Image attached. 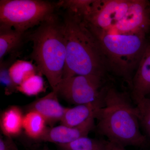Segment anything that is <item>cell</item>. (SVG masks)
I'll return each mask as SVG.
<instances>
[{
    "mask_svg": "<svg viewBox=\"0 0 150 150\" xmlns=\"http://www.w3.org/2000/svg\"><path fill=\"white\" fill-rule=\"evenodd\" d=\"M102 103L93 112L98 134L125 147H145L149 141L142 133L137 105L131 96L110 85L101 91Z\"/></svg>",
    "mask_w": 150,
    "mask_h": 150,
    "instance_id": "6da1fadb",
    "label": "cell"
},
{
    "mask_svg": "<svg viewBox=\"0 0 150 150\" xmlns=\"http://www.w3.org/2000/svg\"><path fill=\"white\" fill-rule=\"evenodd\" d=\"M63 23L67 56L62 79L79 75L105 77L108 71L104 54L82 18L67 11Z\"/></svg>",
    "mask_w": 150,
    "mask_h": 150,
    "instance_id": "7a4b0ae2",
    "label": "cell"
},
{
    "mask_svg": "<svg viewBox=\"0 0 150 150\" xmlns=\"http://www.w3.org/2000/svg\"><path fill=\"white\" fill-rule=\"evenodd\" d=\"M33 43L30 57L38 71L46 77L52 91L63 78L67 50L63 22L55 13L28 35Z\"/></svg>",
    "mask_w": 150,
    "mask_h": 150,
    "instance_id": "3957f363",
    "label": "cell"
},
{
    "mask_svg": "<svg viewBox=\"0 0 150 150\" xmlns=\"http://www.w3.org/2000/svg\"><path fill=\"white\" fill-rule=\"evenodd\" d=\"M85 22L99 43L108 72L121 78L131 89L133 77L147 44L146 33L117 34Z\"/></svg>",
    "mask_w": 150,
    "mask_h": 150,
    "instance_id": "277c9868",
    "label": "cell"
},
{
    "mask_svg": "<svg viewBox=\"0 0 150 150\" xmlns=\"http://www.w3.org/2000/svg\"><path fill=\"white\" fill-rule=\"evenodd\" d=\"M56 7L43 0H1L0 25L25 33L54 14Z\"/></svg>",
    "mask_w": 150,
    "mask_h": 150,
    "instance_id": "5b68a950",
    "label": "cell"
},
{
    "mask_svg": "<svg viewBox=\"0 0 150 150\" xmlns=\"http://www.w3.org/2000/svg\"><path fill=\"white\" fill-rule=\"evenodd\" d=\"M105 77L79 75L63 79L56 90L68 102L78 105L93 102L105 85Z\"/></svg>",
    "mask_w": 150,
    "mask_h": 150,
    "instance_id": "8992f818",
    "label": "cell"
},
{
    "mask_svg": "<svg viewBox=\"0 0 150 150\" xmlns=\"http://www.w3.org/2000/svg\"><path fill=\"white\" fill-rule=\"evenodd\" d=\"M132 1V0H94L83 19L88 24L109 31L124 16Z\"/></svg>",
    "mask_w": 150,
    "mask_h": 150,
    "instance_id": "52a82bcc",
    "label": "cell"
},
{
    "mask_svg": "<svg viewBox=\"0 0 150 150\" xmlns=\"http://www.w3.org/2000/svg\"><path fill=\"white\" fill-rule=\"evenodd\" d=\"M150 6L149 1L132 0L124 16L108 31L121 34L147 33L150 28Z\"/></svg>",
    "mask_w": 150,
    "mask_h": 150,
    "instance_id": "ba28073f",
    "label": "cell"
},
{
    "mask_svg": "<svg viewBox=\"0 0 150 150\" xmlns=\"http://www.w3.org/2000/svg\"><path fill=\"white\" fill-rule=\"evenodd\" d=\"M95 119L92 115L81 124L74 127L61 125L47 128L40 140L58 145L68 144L82 137H88L90 132L95 129Z\"/></svg>",
    "mask_w": 150,
    "mask_h": 150,
    "instance_id": "9c48e42d",
    "label": "cell"
},
{
    "mask_svg": "<svg viewBox=\"0 0 150 150\" xmlns=\"http://www.w3.org/2000/svg\"><path fill=\"white\" fill-rule=\"evenodd\" d=\"M131 90L130 96L136 105L150 94V38L133 77Z\"/></svg>",
    "mask_w": 150,
    "mask_h": 150,
    "instance_id": "30bf717a",
    "label": "cell"
},
{
    "mask_svg": "<svg viewBox=\"0 0 150 150\" xmlns=\"http://www.w3.org/2000/svg\"><path fill=\"white\" fill-rule=\"evenodd\" d=\"M57 92L52 91L46 96L36 100L28 108L29 111L40 114L51 126L61 121L67 108L60 104Z\"/></svg>",
    "mask_w": 150,
    "mask_h": 150,
    "instance_id": "8fae6325",
    "label": "cell"
},
{
    "mask_svg": "<svg viewBox=\"0 0 150 150\" xmlns=\"http://www.w3.org/2000/svg\"><path fill=\"white\" fill-rule=\"evenodd\" d=\"M26 33L17 31L12 28L0 25V63L8 54L16 52L24 42Z\"/></svg>",
    "mask_w": 150,
    "mask_h": 150,
    "instance_id": "7c38bea8",
    "label": "cell"
},
{
    "mask_svg": "<svg viewBox=\"0 0 150 150\" xmlns=\"http://www.w3.org/2000/svg\"><path fill=\"white\" fill-rule=\"evenodd\" d=\"M100 95L93 102L86 104L78 105L71 108H67L63 118L61 125L68 127H74L81 124L88 118L93 115V112L101 104Z\"/></svg>",
    "mask_w": 150,
    "mask_h": 150,
    "instance_id": "4fadbf2b",
    "label": "cell"
},
{
    "mask_svg": "<svg viewBox=\"0 0 150 150\" xmlns=\"http://www.w3.org/2000/svg\"><path fill=\"white\" fill-rule=\"evenodd\" d=\"M24 115L18 107L12 106L6 109L1 118V127L3 133L9 137L18 136L23 129Z\"/></svg>",
    "mask_w": 150,
    "mask_h": 150,
    "instance_id": "5bb4252c",
    "label": "cell"
},
{
    "mask_svg": "<svg viewBox=\"0 0 150 150\" xmlns=\"http://www.w3.org/2000/svg\"><path fill=\"white\" fill-rule=\"evenodd\" d=\"M46 120L39 113L29 111L24 116L23 129L28 137L34 139H40L47 130Z\"/></svg>",
    "mask_w": 150,
    "mask_h": 150,
    "instance_id": "9a60e30c",
    "label": "cell"
},
{
    "mask_svg": "<svg viewBox=\"0 0 150 150\" xmlns=\"http://www.w3.org/2000/svg\"><path fill=\"white\" fill-rule=\"evenodd\" d=\"M37 71V67L32 62L18 60L10 66L9 73L14 83L18 86L28 78L36 74Z\"/></svg>",
    "mask_w": 150,
    "mask_h": 150,
    "instance_id": "2e32d148",
    "label": "cell"
},
{
    "mask_svg": "<svg viewBox=\"0 0 150 150\" xmlns=\"http://www.w3.org/2000/svg\"><path fill=\"white\" fill-rule=\"evenodd\" d=\"M106 141L86 137L68 144L58 145L63 150H105Z\"/></svg>",
    "mask_w": 150,
    "mask_h": 150,
    "instance_id": "e0dca14e",
    "label": "cell"
},
{
    "mask_svg": "<svg viewBox=\"0 0 150 150\" xmlns=\"http://www.w3.org/2000/svg\"><path fill=\"white\" fill-rule=\"evenodd\" d=\"M44 89L43 79L37 74L28 78L17 88V90L28 96L37 95Z\"/></svg>",
    "mask_w": 150,
    "mask_h": 150,
    "instance_id": "ac0fdd59",
    "label": "cell"
},
{
    "mask_svg": "<svg viewBox=\"0 0 150 150\" xmlns=\"http://www.w3.org/2000/svg\"><path fill=\"white\" fill-rule=\"evenodd\" d=\"M140 128L150 142V99L145 98L137 104Z\"/></svg>",
    "mask_w": 150,
    "mask_h": 150,
    "instance_id": "d6986e66",
    "label": "cell"
},
{
    "mask_svg": "<svg viewBox=\"0 0 150 150\" xmlns=\"http://www.w3.org/2000/svg\"><path fill=\"white\" fill-rule=\"evenodd\" d=\"M16 54H13L10 59L6 61H3L0 63V80L1 83L3 86H4L6 93H11L17 90V86L13 82L11 79L9 69L12 64L15 62Z\"/></svg>",
    "mask_w": 150,
    "mask_h": 150,
    "instance_id": "ffe728a7",
    "label": "cell"
},
{
    "mask_svg": "<svg viewBox=\"0 0 150 150\" xmlns=\"http://www.w3.org/2000/svg\"><path fill=\"white\" fill-rule=\"evenodd\" d=\"M105 150H126L124 147L121 145L106 141L105 143Z\"/></svg>",
    "mask_w": 150,
    "mask_h": 150,
    "instance_id": "44dd1931",
    "label": "cell"
},
{
    "mask_svg": "<svg viewBox=\"0 0 150 150\" xmlns=\"http://www.w3.org/2000/svg\"><path fill=\"white\" fill-rule=\"evenodd\" d=\"M51 150V149H49V148H48V147L47 146H45L44 147V148H43V149H42V150Z\"/></svg>",
    "mask_w": 150,
    "mask_h": 150,
    "instance_id": "7402d4cb",
    "label": "cell"
},
{
    "mask_svg": "<svg viewBox=\"0 0 150 150\" xmlns=\"http://www.w3.org/2000/svg\"><path fill=\"white\" fill-rule=\"evenodd\" d=\"M146 98H149V99H150V94L149 95V96L147 97Z\"/></svg>",
    "mask_w": 150,
    "mask_h": 150,
    "instance_id": "603a6c76",
    "label": "cell"
},
{
    "mask_svg": "<svg viewBox=\"0 0 150 150\" xmlns=\"http://www.w3.org/2000/svg\"><path fill=\"white\" fill-rule=\"evenodd\" d=\"M149 12H150V6L149 7Z\"/></svg>",
    "mask_w": 150,
    "mask_h": 150,
    "instance_id": "cb8c5ba5",
    "label": "cell"
}]
</instances>
